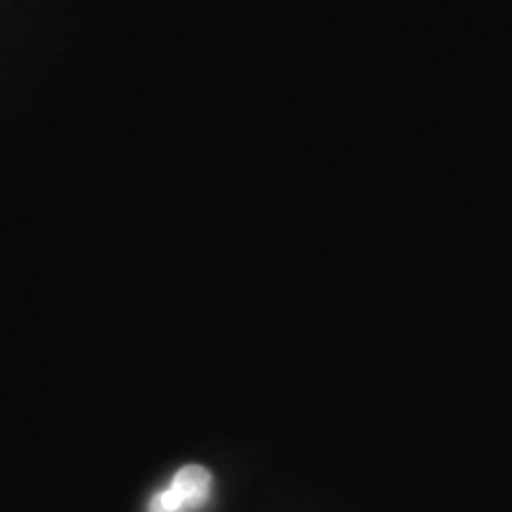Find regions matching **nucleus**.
<instances>
[{
    "instance_id": "nucleus-1",
    "label": "nucleus",
    "mask_w": 512,
    "mask_h": 512,
    "mask_svg": "<svg viewBox=\"0 0 512 512\" xmlns=\"http://www.w3.org/2000/svg\"><path fill=\"white\" fill-rule=\"evenodd\" d=\"M211 472L202 465H185L147 503V512H197L211 496Z\"/></svg>"
}]
</instances>
